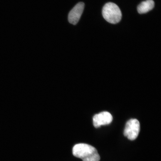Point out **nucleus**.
<instances>
[{
    "label": "nucleus",
    "mask_w": 161,
    "mask_h": 161,
    "mask_svg": "<svg viewBox=\"0 0 161 161\" xmlns=\"http://www.w3.org/2000/svg\"><path fill=\"white\" fill-rule=\"evenodd\" d=\"M140 126L139 121L132 119L127 122L124 131V136L129 140H134L137 137L140 131Z\"/></svg>",
    "instance_id": "nucleus-3"
},
{
    "label": "nucleus",
    "mask_w": 161,
    "mask_h": 161,
    "mask_svg": "<svg viewBox=\"0 0 161 161\" xmlns=\"http://www.w3.org/2000/svg\"><path fill=\"white\" fill-rule=\"evenodd\" d=\"M73 155L83 161H99L100 158L95 148L89 144H76L72 149Z\"/></svg>",
    "instance_id": "nucleus-1"
},
{
    "label": "nucleus",
    "mask_w": 161,
    "mask_h": 161,
    "mask_svg": "<svg viewBox=\"0 0 161 161\" xmlns=\"http://www.w3.org/2000/svg\"><path fill=\"white\" fill-rule=\"evenodd\" d=\"M154 7V2L153 0H146L138 6L137 10L140 14H145L152 10Z\"/></svg>",
    "instance_id": "nucleus-6"
},
{
    "label": "nucleus",
    "mask_w": 161,
    "mask_h": 161,
    "mask_svg": "<svg viewBox=\"0 0 161 161\" xmlns=\"http://www.w3.org/2000/svg\"><path fill=\"white\" fill-rule=\"evenodd\" d=\"M84 3L82 2L78 3L69 12L68 19L69 23L75 25L79 21L84 11Z\"/></svg>",
    "instance_id": "nucleus-4"
},
{
    "label": "nucleus",
    "mask_w": 161,
    "mask_h": 161,
    "mask_svg": "<svg viewBox=\"0 0 161 161\" xmlns=\"http://www.w3.org/2000/svg\"><path fill=\"white\" fill-rule=\"evenodd\" d=\"M102 14L107 21L112 24L119 23L122 17L119 7L116 4L112 3H107L104 5Z\"/></svg>",
    "instance_id": "nucleus-2"
},
{
    "label": "nucleus",
    "mask_w": 161,
    "mask_h": 161,
    "mask_svg": "<svg viewBox=\"0 0 161 161\" xmlns=\"http://www.w3.org/2000/svg\"><path fill=\"white\" fill-rule=\"evenodd\" d=\"M112 120L113 117L109 112H103L94 116L93 123L95 127L98 128L110 124Z\"/></svg>",
    "instance_id": "nucleus-5"
}]
</instances>
